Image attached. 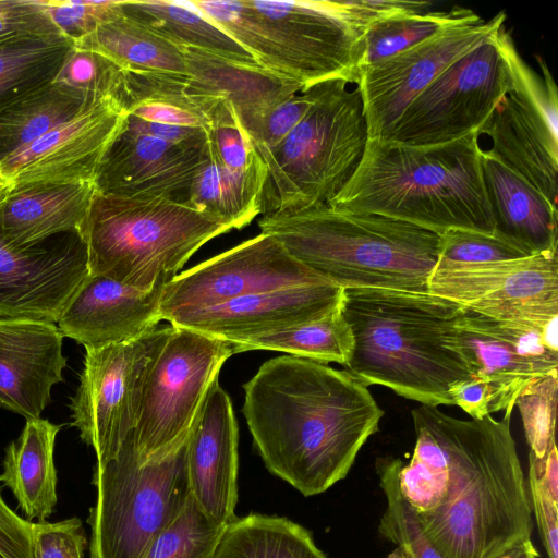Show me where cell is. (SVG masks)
Returning <instances> with one entry per match:
<instances>
[{
  "label": "cell",
  "instance_id": "f546056e",
  "mask_svg": "<svg viewBox=\"0 0 558 558\" xmlns=\"http://www.w3.org/2000/svg\"><path fill=\"white\" fill-rule=\"evenodd\" d=\"M73 45L98 52L130 72L187 75L183 48L123 13Z\"/></svg>",
  "mask_w": 558,
  "mask_h": 558
},
{
  "label": "cell",
  "instance_id": "52a82bcc",
  "mask_svg": "<svg viewBox=\"0 0 558 558\" xmlns=\"http://www.w3.org/2000/svg\"><path fill=\"white\" fill-rule=\"evenodd\" d=\"M231 230L189 204L96 192L80 230L89 274L142 291L179 269L211 239Z\"/></svg>",
  "mask_w": 558,
  "mask_h": 558
},
{
  "label": "cell",
  "instance_id": "3957f363",
  "mask_svg": "<svg viewBox=\"0 0 558 558\" xmlns=\"http://www.w3.org/2000/svg\"><path fill=\"white\" fill-rule=\"evenodd\" d=\"M463 306L430 292L343 289L341 311L354 348L344 371L421 404L453 405L450 391L472 376L458 347Z\"/></svg>",
  "mask_w": 558,
  "mask_h": 558
},
{
  "label": "cell",
  "instance_id": "60d3db41",
  "mask_svg": "<svg viewBox=\"0 0 558 558\" xmlns=\"http://www.w3.org/2000/svg\"><path fill=\"white\" fill-rule=\"evenodd\" d=\"M558 376H547L527 386L518 397L524 435L530 452L542 460L556 444Z\"/></svg>",
  "mask_w": 558,
  "mask_h": 558
},
{
  "label": "cell",
  "instance_id": "2e32d148",
  "mask_svg": "<svg viewBox=\"0 0 558 558\" xmlns=\"http://www.w3.org/2000/svg\"><path fill=\"white\" fill-rule=\"evenodd\" d=\"M330 282L262 233L177 275L163 290L161 317L227 303L255 293Z\"/></svg>",
  "mask_w": 558,
  "mask_h": 558
},
{
  "label": "cell",
  "instance_id": "ee69618b",
  "mask_svg": "<svg viewBox=\"0 0 558 558\" xmlns=\"http://www.w3.org/2000/svg\"><path fill=\"white\" fill-rule=\"evenodd\" d=\"M324 83L291 96L262 120L250 136L260 158L274 150L301 122L320 96Z\"/></svg>",
  "mask_w": 558,
  "mask_h": 558
},
{
  "label": "cell",
  "instance_id": "4dcf8cb0",
  "mask_svg": "<svg viewBox=\"0 0 558 558\" xmlns=\"http://www.w3.org/2000/svg\"><path fill=\"white\" fill-rule=\"evenodd\" d=\"M266 166L240 172L227 169L208 144V157L191 186L189 205L241 229L263 209Z\"/></svg>",
  "mask_w": 558,
  "mask_h": 558
},
{
  "label": "cell",
  "instance_id": "11a10c76",
  "mask_svg": "<svg viewBox=\"0 0 558 558\" xmlns=\"http://www.w3.org/2000/svg\"><path fill=\"white\" fill-rule=\"evenodd\" d=\"M387 558H414L412 554L405 551L401 547H396Z\"/></svg>",
  "mask_w": 558,
  "mask_h": 558
},
{
  "label": "cell",
  "instance_id": "9a60e30c",
  "mask_svg": "<svg viewBox=\"0 0 558 558\" xmlns=\"http://www.w3.org/2000/svg\"><path fill=\"white\" fill-rule=\"evenodd\" d=\"M428 292L500 320L558 316V252L464 264L439 258Z\"/></svg>",
  "mask_w": 558,
  "mask_h": 558
},
{
  "label": "cell",
  "instance_id": "603a6c76",
  "mask_svg": "<svg viewBox=\"0 0 558 558\" xmlns=\"http://www.w3.org/2000/svg\"><path fill=\"white\" fill-rule=\"evenodd\" d=\"M175 276L162 274L148 291L89 274L63 311L57 326L63 337L85 349L130 342L155 329L161 317L166 284Z\"/></svg>",
  "mask_w": 558,
  "mask_h": 558
},
{
  "label": "cell",
  "instance_id": "44dd1931",
  "mask_svg": "<svg viewBox=\"0 0 558 558\" xmlns=\"http://www.w3.org/2000/svg\"><path fill=\"white\" fill-rule=\"evenodd\" d=\"M342 294L332 282L307 284L245 295L166 320L232 342L317 320L341 306Z\"/></svg>",
  "mask_w": 558,
  "mask_h": 558
},
{
  "label": "cell",
  "instance_id": "ab89813d",
  "mask_svg": "<svg viewBox=\"0 0 558 558\" xmlns=\"http://www.w3.org/2000/svg\"><path fill=\"white\" fill-rule=\"evenodd\" d=\"M125 78L126 70L109 58L74 47L54 81L81 90L88 97L113 98L120 104Z\"/></svg>",
  "mask_w": 558,
  "mask_h": 558
},
{
  "label": "cell",
  "instance_id": "e0dca14e",
  "mask_svg": "<svg viewBox=\"0 0 558 558\" xmlns=\"http://www.w3.org/2000/svg\"><path fill=\"white\" fill-rule=\"evenodd\" d=\"M499 12L454 23L418 45L363 69L361 93L368 141L387 142L409 105L450 64L504 26Z\"/></svg>",
  "mask_w": 558,
  "mask_h": 558
},
{
  "label": "cell",
  "instance_id": "d6a6232c",
  "mask_svg": "<svg viewBox=\"0 0 558 558\" xmlns=\"http://www.w3.org/2000/svg\"><path fill=\"white\" fill-rule=\"evenodd\" d=\"M66 84L53 81L0 112V161L75 116L88 101Z\"/></svg>",
  "mask_w": 558,
  "mask_h": 558
},
{
  "label": "cell",
  "instance_id": "c3c4849f",
  "mask_svg": "<svg viewBox=\"0 0 558 558\" xmlns=\"http://www.w3.org/2000/svg\"><path fill=\"white\" fill-rule=\"evenodd\" d=\"M527 493L548 558H558V505L544 492L529 456Z\"/></svg>",
  "mask_w": 558,
  "mask_h": 558
},
{
  "label": "cell",
  "instance_id": "277c9868",
  "mask_svg": "<svg viewBox=\"0 0 558 558\" xmlns=\"http://www.w3.org/2000/svg\"><path fill=\"white\" fill-rule=\"evenodd\" d=\"M478 136L430 146L367 141L355 171L328 205L439 235L451 229L495 234Z\"/></svg>",
  "mask_w": 558,
  "mask_h": 558
},
{
  "label": "cell",
  "instance_id": "b9f144b4",
  "mask_svg": "<svg viewBox=\"0 0 558 558\" xmlns=\"http://www.w3.org/2000/svg\"><path fill=\"white\" fill-rule=\"evenodd\" d=\"M206 131L211 151L227 169L244 172L265 165L231 105L222 101L213 110Z\"/></svg>",
  "mask_w": 558,
  "mask_h": 558
},
{
  "label": "cell",
  "instance_id": "ffe728a7",
  "mask_svg": "<svg viewBox=\"0 0 558 558\" xmlns=\"http://www.w3.org/2000/svg\"><path fill=\"white\" fill-rule=\"evenodd\" d=\"M207 157L208 136L174 143L124 124L101 161L95 184L102 194L189 204L192 183Z\"/></svg>",
  "mask_w": 558,
  "mask_h": 558
},
{
  "label": "cell",
  "instance_id": "681fc988",
  "mask_svg": "<svg viewBox=\"0 0 558 558\" xmlns=\"http://www.w3.org/2000/svg\"><path fill=\"white\" fill-rule=\"evenodd\" d=\"M0 558H33V523L5 504L1 489Z\"/></svg>",
  "mask_w": 558,
  "mask_h": 558
},
{
  "label": "cell",
  "instance_id": "4316f807",
  "mask_svg": "<svg viewBox=\"0 0 558 558\" xmlns=\"http://www.w3.org/2000/svg\"><path fill=\"white\" fill-rule=\"evenodd\" d=\"M481 163L495 233L529 255L558 252V210L489 150Z\"/></svg>",
  "mask_w": 558,
  "mask_h": 558
},
{
  "label": "cell",
  "instance_id": "d590c367",
  "mask_svg": "<svg viewBox=\"0 0 558 558\" xmlns=\"http://www.w3.org/2000/svg\"><path fill=\"white\" fill-rule=\"evenodd\" d=\"M230 343L233 354L275 350L325 364L336 362L343 367L349 363L354 348L353 333L341 306L317 320Z\"/></svg>",
  "mask_w": 558,
  "mask_h": 558
},
{
  "label": "cell",
  "instance_id": "7bdbcfd3",
  "mask_svg": "<svg viewBox=\"0 0 558 558\" xmlns=\"http://www.w3.org/2000/svg\"><path fill=\"white\" fill-rule=\"evenodd\" d=\"M439 236V258L449 262L481 264L530 256L496 233L451 229Z\"/></svg>",
  "mask_w": 558,
  "mask_h": 558
},
{
  "label": "cell",
  "instance_id": "d6986e66",
  "mask_svg": "<svg viewBox=\"0 0 558 558\" xmlns=\"http://www.w3.org/2000/svg\"><path fill=\"white\" fill-rule=\"evenodd\" d=\"M125 121L126 112L116 99L90 100L75 116L2 159L0 177L9 185L95 183Z\"/></svg>",
  "mask_w": 558,
  "mask_h": 558
},
{
  "label": "cell",
  "instance_id": "8992f818",
  "mask_svg": "<svg viewBox=\"0 0 558 558\" xmlns=\"http://www.w3.org/2000/svg\"><path fill=\"white\" fill-rule=\"evenodd\" d=\"M296 260L333 284L428 292L439 259L437 233L376 214L319 205L258 220Z\"/></svg>",
  "mask_w": 558,
  "mask_h": 558
},
{
  "label": "cell",
  "instance_id": "f1b7e54d",
  "mask_svg": "<svg viewBox=\"0 0 558 558\" xmlns=\"http://www.w3.org/2000/svg\"><path fill=\"white\" fill-rule=\"evenodd\" d=\"M120 4L125 16L180 48L197 49L236 62L257 63L246 49L192 1L123 0Z\"/></svg>",
  "mask_w": 558,
  "mask_h": 558
},
{
  "label": "cell",
  "instance_id": "bcb514c9",
  "mask_svg": "<svg viewBox=\"0 0 558 558\" xmlns=\"http://www.w3.org/2000/svg\"><path fill=\"white\" fill-rule=\"evenodd\" d=\"M59 34L41 0H0V43Z\"/></svg>",
  "mask_w": 558,
  "mask_h": 558
},
{
  "label": "cell",
  "instance_id": "7402d4cb",
  "mask_svg": "<svg viewBox=\"0 0 558 558\" xmlns=\"http://www.w3.org/2000/svg\"><path fill=\"white\" fill-rule=\"evenodd\" d=\"M239 428L232 402L218 379L210 386L185 442L190 495L214 522L235 519Z\"/></svg>",
  "mask_w": 558,
  "mask_h": 558
},
{
  "label": "cell",
  "instance_id": "836d02e7",
  "mask_svg": "<svg viewBox=\"0 0 558 558\" xmlns=\"http://www.w3.org/2000/svg\"><path fill=\"white\" fill-rule=\"evenodd\" d=\"M215 558H329L312 533L282 517L248 514L231 521Z\"/></svg>",
  "mask_w": 558,
  "mask_h": 558
},
{
  "label": "cell",
  "instance_id": "cb8c5ba5",
  "mask_svg": "<svg viewBox=\"0 0 558 558\" xmlns=\"http://www.w3.org/2000/svg\"><path fill=\"white\" fill-rule=\"evenodd\" d=\"M63 338L56 323L0 317V408L40 417L63 381Z\"/></svg>",
  "mask_w": 558,
  "mask_h": 558
},
{
  "label": "cell",
  "instance_id": "8d00e7d4",
  "mask_svg": "<svg viewBox=\"0 0 558 558\" xmlns=\"http://www.w3.org/2000/svg\"><path fill=\"white\" fill-rule=\"evenodd\" d=\"M475 14L470 9L456 7L449 11L400 13L376 21L364 36L360 73L363 69L410 49Z\"/></svg>",
  "mask_w": 558,
  "mask_h": 558
},
{
  "label": "cell",
  "instance_id": "7dc6e473",
  "mask_svg": "<svg viewBox=\"0 0 558 558\" xmlns=\"http://www.w3.org/2000/svg\"><path fill=\"white\" fill-rule=\"evenodd\" d=\"M85 546L78 518L33 523V558H83Z\"/></svg>",
  "mask_w": 558,
  "mask_h": 558
},
{
  "label": "cell",
  "instance_id": "7a4b0ae2",
  "mask_svg": "<svg viewBox=\"0 0 558 558\" xmlns=\"http://www.w3.org/2000/svg\"><path fill=\"white\" fill-rule=\"evenodd\" d=\"M510 417L461 420L438 410L448 485L435 510L415 514L442 558H496L531 538L527 483Z\"/></svg>",
  "mask_w": 558,
  "mask_h": 558
},
{
  "label": "cell",
  "instance_id": "e575fe53",
  "mask_svg": "<svg viewBox=\"0 0 558 558\" xmlns=\"http://www.w3.org/2000/svg\"><path fill=\"white\" fill-rule=\"evenodd\" d=\"M73 48L62 34L0 43V112L53 82Z\"/></svg>",
  "mask_w": 558,
  "mask_h": 558
},
{
  "label": "cell",
  "instance_id": "83f0119b",
  "mask_svg": "<svg viewBox=\"0 0 558 558\" xmlns=\"http://www.w3.org/2000/svg\"><path fill=\"white\" fill-rule=\"evenodd\" d=\"M60 429L46 418L26 420L20 437L5 448L0 482L28 521L45 522L57 505L54 445Z\"/></svg>",
  "mask_w": 558,
  "mask_h": 558
},
{
  "label": "cell",
  "instance_id": "f35d334b",
  "mask_svg": "<svg viewBox=\"0 0 558 558\" xmlns=\"http://www.w3.org/2000/svg\"><path fill=\"white\" fill-rule=\"evenodd\" d=\"M399 459H380L376 463L386 509L378 524L379 534L413 555L414 558H442L420 527L416 514L399 488Z\"/></svg>",
  "mask_w": 558,
  "mask_h": 558
},
{
  "label": "cell",
  "instance_id": "4fadbf2b",
  "mask_svg": "<svg viewBox=\"0 0 558 558\" xmlns=\"http://www.w3.org/2000/svg\"><path fill=\"white\" fill-rule=\"evenodd\" d=\"M172 326L138 339L85 349L80 384L71 398V426L92 447L97 466L114 458L135 428L145 385Z\"/></svg>",
  "mask_w": 558,
  "mask_h": 558
},
{
  "label": "cell",
  "instance_id": "ba28073f",
  "mask_svg": "<svg viewBox=\"0 0 558 558\" xmlns=\"http://www.w3.org/2000/svg\"><path fill=\"white\" fill-rule=\"evenodd\" d=\"M326 81L316 102L270 153L262 214L328 205L359 166L367 126L357 86Z\"/></svg>",
  "mask_w": 558,
  "mask_h": 558
},
{
  "label": "cell",
  "instance_id": "30bf717a",
  "mask_svg": "<svg viewBox=\"0 0 558 558\" xmlns=\"http://www.w3.org/2000/svg\"><path fill=\"white\" fill-rule=\"evenodd\" d=\"M232 354L227 340L172 326L148 375L132 432L140 464L163 460L185 444L210 386Z\"/></svg>",
  "mask_w": 558,
  "mask_h": 558
},
{
  "label": "cell",
  "instance_id": "5b68a950",
  "mask_svg": "<svg viewBox=\"0 0 558 558\" xmlns=\"http://www.w3.org/2000/svg\"><path fill=\"white\" fill-rule=\"evenodd\" d=\"M192 2L260 66L303 90L331 80L356 84L367 28L400 13L393 0Z\"/></svg>",
  "mask_w": 558,
  "mask_h": 558
},
{
  "label": "cell",
  "instance_id": "f5cc1de1",
  "mask_svg": "<svg viewBox=\"0 0 558 558\" xmlns=\"http://www.w3.org/2000/svg\"><path fill=\"white\" fill-rule=\"evenodd\" d=\"M536 476L544 492L555 505H558V453L554 444L542 460H536L530 452Z\"/></svg>",
  "mask_w": 558,
  "mask_h": 558
},
{
  "label": "cell",
  "instance_id": "ac0fdd59",
  "mask_svg": "<svg viewBox=\"0 0 558 558\" xmlns=\"http://www.w3.org/2000/svg\"><path fill=\"white\" fill-rule=\"evenodd\" d=\"M89 275L78 232L16 246L0 232V317L59 320Z\"/></svg>",
  "mask_w": 558,
  "mask_h": 558
},
{
  "label": "cell",
  "instance_id": "6da1fadb",
  "mask_svg": "<svg viewBox=\"0 0 558 558\" xmlns=\"http://www.w3.org/2000/svg\"><path fill=\"white\" fill-rule=\"evenodd\" d=\"M243 389L242 413L265 466L306 497L348 475L384 416L344 369L289 354L264 362Z\"/></svg>",
  "mask_w": 558,
  "mask_h": 558
},
{
  "label": "cell",
  "instance_id": "1f68e13d",
  "mask_svg": "<svg viewBox=\"0 0 558 558\" xmlns=\"http://www.w3.org/2000/svg\"><path fill=\"white\" fill-rule=\"evenodd\" d=\"M438 407L421 404L411 411L415 447L399 470V488L416 514L435 510L448 485L447 450L438 422Z\"/></svg>",
  "mask_w": 558,
  "mask_h": 558
},
{
  "label": "cell",
  "instance_id": "f6af8a7d",
  "mask_svg": "<svg viewBox=\"0 0 558 558\" xmlns=\"http://www.w3.org/2000/svg\"><path fill=\"white\" fill-rule=\"evenodd\" d=\"M59 31L72 41L92 34L122 13L120 1L41 0Z\"/></svg>",
  "mask_w": 558,
  "mask_h": 558
},
{
  "label": "cell",
  "instance_id": "816d5d0a",
  "mask_svg": "<svg viewBox=\"0 0 558 558\" xmlns=\"http://www.w3.org/2000/svg\"><path fill=\"white\" fill-rule=\"evenodd\" d=\"M125 126L131 130L174 143L198 141L207 137V131L203 128L154 123L128 114Z\"/></svg>",
  "mask_w": 558,
  "mask_h": 558
},
{
  "label": "cell",
  "instance_id": "d4e9b609",
  "mask_svg": "<svg viewBox=\"0 0 558 558\" xmlns=\"http://www.w3.org/2000/svg\"><path fill=\"white\" fill-rule=\"evenodd\" d=\"M189 89L197 97L231 105L251 136L280 102L303 90L257 63H243L184 48Z\"/></svg>",
  "mask_w": 558,
  "mask_h": 558
},
{
  "label": "cell",
  "instance_id": "7c38bea8",
  "mask_svg": "<svg viewBox=\"0 0 558 558\" xmlns=\"http://www.w3.org/2000/svg\"><path fill=\"white\" fill-rule=\"evenodd\" d=\"M502 45L509 68V88L480 130L488 149L530 182L555 207L558 201V94L541 56L542 77L519 54L504 28Z\"/></svg>",
  "mask_w": 558,
  "mask_h": 558
},
{
  "label": "cell",
  "instance_id": "9f6ffc18",
  "mask_svg": "<svg viewBox=\"0 0 558 558\" xmlns=\"http://www.w3.org/2000/svg\"><path fill=\"white\" fill-rule=\"evenodd\" d=\"M9 183L0 177V195L8 189Z\"/></svg>",
  "mask_w": 558,
  "mask_h": 558
},
{
  "label": "cell",
  "instance_id": "9c48e42d",
  "mask_svg": "<svg viewBox=\"0 0 558 558\" xmlns=\"http://www.w3.org/2000/svg\"><path fill=\"white\" fill-rule=\"evenodd\" d=\"M92 483L90 558H141L191 498L185 444L163 460L140 464L131 433L114 458L95 466Z\"/></svg>",
  "mask_w": 558,
  "mask_h": 558
},
{
  "label": "cell",
  "instance_id": "74e56055",
  "mask_svg": "<svg viewBox=\"0 0 558 558\" xmlns=\"http://www.w3.org/2000/svg\"><path fill=\"white\" fill-rule=\"evenodd\" d=\"M225 530L191 497L182 512L153 538L141 558H215Z\"/></svg>",
  "mask_w": 558,
  "mask_h": 558
},
{
  "label": "cell",
  "instance_id": "8fae6325",
  "mask_svg": "<svg viewBox=\"0 0 558 558\" xmlns=\"http://www.w3.org/2000/svg\"><path fill=\"white\" fill-rule=\"evenodd\" d=\"M504 27L450 64L418 94L387 142L430 146L480 135L509 88Z\"/></svg>",
  "mask_w": 558,
  "mask_h": 558
},
{
  "label": "cell",
  "instance_id": "5bb4252c",
  "mask_svg": "<svg viewBox=\"0 0 558 558\" xmlns=\"http://www.w3.org/2000/svg\"><path fill=\"white\" fill-rule=\"evenodd\" d=\"M557 320H500L462 308L456 324L458 347L472 376L488 388L490 414L511 415L527 386L558 376Z\"/></svg>",
  "mask_w": 558,
  "mask_h": 558
},
{
  "label": "cell",
  "instance_id": "db71d44e",
  "mask_svg": "<svg viewBox=\"0 0 558 558\" xmlns=\"http://www.w3.org/2000/svg\"><path fill=\"white\" fill-rule=\"evenodd\" d=\"M538 553L531 538L520 541L502 551L496 558H537Z\"/></svg>",
  "mask_w": 558,
  "mask_h": 558
},
{
  "label": "cell",
  "instance_id": "f907efd6",
  "mask_svg": "<svg viewBox=\"0 0 558 558\" xmlns=\"http://www.w3.org/2000/svg\"><path fill=\"white\" fill-rule=\"evenodd\" d=\"M453 405L460 407L474 420H481L489 412V392L486 384L477 376L456 386L450 391Z\"/></svg>",
  "mask_w": 558,
  "mask_h": 558
},
{
  "label": "cell",
  "instance_id": "484cf974",
  "mask_svg": "<svg viewBox=\"0 0 558 558\" xmlns=\"http://www.w3.org/2000/svg\"><path fill=\"white\" fill-rule=\"evenodd\" d=\"M96 192L93 182L9 185L0 195V232L16 246L80 233Z\"/></svg>",
  "mask_w": 558,
  "mask_h": 558
}]
</instances>
